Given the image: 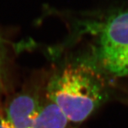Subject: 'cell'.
I'll return each instance as SVG.
<instances>
[{
	"label": "cell",
	"mask_w": 128,
	"mask_h": 128,
	"mask_svg": "<svg viewBox=\"0 0 128 128\" xmlns=\"http://www.w3.org/2000/svg\"><path fill=\"white\" fill-rule=\"evenodd\" d=\"M96 36L97 62L116 77H128V7L114 9L86 26Z\"/></svg>",
	"instance_id": "obj_2"
},
{
	"label": "cell",
	"mask_w": 128,
	"mask_h": 128,
	"mask_svg": "<svg viewBox=\"0 0 128 128\" xmlns=\"http://www.w3.org/2000/svg\"><path fill=\"white\" fill-rule=\"evenodd\" d=\"M43 105L38 96L22 92L14 96L0 114L9 128H30Z\"/></svg>",
	"instance_id": "obj_3"
},
{
	"label": "cell",
	"mask_w": 128,
	"mask_h": 128,
	"mask_svg": "<svg viewBox=\"0 0 128 128\" xmlns=\"http://www.w3.org/2000/svg\"><path fill=\"white\" fill-rule=\"evenodd\" d=\"M46 100L70 123H82L108 100V87L102 73L86 60H69L51 75Z\"/></svg>",
	"instance_id": "obj_1"
},
{
	"label": "cell",
	"mask_w": 128,
	"mask_h": 128,
	"mask_svg": "<svg viewBox=\"0 0 128 128\" xmlns=\"http://www.w3.org/2000/svg\"><path fill=\"white\" fill-rule=\"evenodd\" d=\"M6 78V58H5V49L3 42L0 38V94L2 92L4 86Z\"/></svg>",
	"instance_id": "obj_5"
},
{
	"label": "cell",
	"mask_w": 128,
	"mask_h": 128,
	"mask_svg": "<svg viewBox=\"0 0 128 128\" xmlns=\"http://www.w3.org/2000/svg\"><path fill=\"white\" fill-rule=\"evenodd\" d=\"M30 128H74V124L54 104L47 100Z\"/></svg>",
	"instance_id": "obj_4"
},
{
	"label": "cell",
	"mask_w": 128,
	"mask_h": 128,
	"mask_svg": "<svg viewBox=\"0 0 128 128\" xmlns=\"http://www.w3.org/2000/svg\"><path fill=\"white\" fill-rule=\"evenodd\" d=\"M0 128H9L7 127V125L5 124L4 120L2 118V115L0 114Z\"/></svg>",
	"instance_id": "obj_6"
}]
</instances>
